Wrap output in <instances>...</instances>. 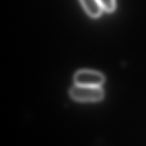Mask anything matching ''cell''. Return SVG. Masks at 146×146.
<instances>
[{"mask_svg": "<svg viewBox=\"0 0 146 146\" xmlns=\"http://www.w3.org/2000/svg\"><path fill=\"white\" fill-rule=\"evenodd\" d=\"M103 10L111 12L115 9V0H98Z\"/></svg>", "mask_w": 146, "mask_h": 146, "instance_id": "277c9868", "label": "cell"}, {"mask_svg": "<svg viewBox=\"0 0 146 146\" xmlns=\"http://www.w3.org/2000/svg\"><path fill=\"white\" fill-rule=\"evenodd\" d=\"M95 146H109V145H105V144H104V143H101V144L96 143V145H95Z\"/></svg>", "mask_w": 146, "mask_h": 146, "instance_id": "5b68a950", "label": "cell"}, {"mask_svg": "<svg viewBox=\"0 0 146 146\" xmlns=\"http://www.w3.org/2000/svg\"><path fill=\"white\" fill-rule=\"evenodd\" d=\"M81 2L90 17L96 18L102 13L103 8L98 0H81Z\"/></svg>", "mask_w": 146, "mask_h": 146, "instance_id": "3957f363", "label": "cell"}, {"mask_svg": "<svg viewBox=\"0 0 146 146\" xmlns=\"http://www.w3.org/2000/svg\"><path fill=\"white\" fill-rule=\"evenodd\" d=\"M73 99L80 102H98L104 97V90L101 86H88L75 84L70 90Z\"/></svg>", "mask_w": 146, "mask_h": 146, "instance_id": "6da1fadb", "label": "cell"}, {"mask_svg": "<svg viewBox=\"0 0 146 146\" xmlns=\"http://www.w3.org/2000/svg\"><path fill=\"white\" fill-rule=\"evenodd\" d=\"M76 84L88 86H101L105 81V77L101 73L91 70H81L74 76Z\"/></svg>", "mask_w": 146, "mask_h": 146, "instance_id": "7a4b0ae2", "label": "cell"}]
</instances>
